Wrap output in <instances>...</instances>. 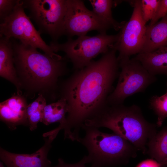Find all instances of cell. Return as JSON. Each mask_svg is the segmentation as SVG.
<instances>
[{"instance_id": "1", "label": "cell", "mask_w": 167, "mask_h": 167, "mask_svg": "<svg viewBox=\"0 0 167 167\" xmlns=\"http://www.w3.org/2000/svg\"><path fill=\"white\" fill-rule=\"evenodd\" d=\"M116 51L110 49L97 61L92 60L86 67L75 70L59 85V98H65L68 111L65 123L64 139L79 141V131L84 122L92 118L107 104L118 77L119 62Z\"/></svg>"}, {"instance_id": "2", "label": "cell", "mask_w": 167, "mask_h": 167, "mask_svg": "<svg viewBox=\"0 0 167 167\" xmlns=\"http://www.w3.org/2000/svg\"><path fill=\"white\" fill-rule=\"evenodd\" d=\"M15 67L24 95L30 98L41 94L47 100L59 98V79L67 73V61L53 59L36 48L11 38Z\"/></svg>"}, {"instance_id": "3", "label": "cell", "mask_w": 167, "mask_h": 167, "mask_svg": "<svg viewBox=\"0 0 167 167\" xmlns=\"http://www.w3.org/2000/svg\"><path fill=\"white\" fill-rule=\"evenodd\" d=\"M84 125L99 128L105 127L112 131L132 143L138 150L146 153L149 140L157 132L156 124L147 121L141 108L133 105H106Z\"/></svg>"}, {"instance_id": "4", "label": "cell", "mask_w": 167, "mask_h": 167, "mask_svg": "<svg viewBox=\"0 0 167 167\" xmlns=\"http://www.w3.org/2000/svg\"><path fill=\"white\" fill-rule=\"evenodd\" d=\"M85 132L79 142L87 149V163L95 167H116L127 164L137 156L138 150L130 142L115 134L100 131L99 128L83 124Z\"/></svg>"}, {"instance_id": "5", "label": "cell", "mask_w": 167, "mask_h": 167, "mask_svg": "<svg viewBox=\"0 0 167 167\" xmlns=\"http://www.w3.org/2000/svg\"><path fill=\"white\" fill-rule=\"evenodd\" d=\"M118 34L108 35L100 33L94 36H79L76 40L68 39L65 43L60 44L51 41L49 45L54 52L63 51L65 56L72 63L75 70L87 66L99 54H105L117 41Z\"/></svg>"}, {"instance_id": "6", "label": "cell", "mask_w": 167, "mask_h": 167, "mask_svg": "<svg viewBox=\"0 0 167 167\" xmlns=\"http://www.w3.org/2000/svg\"><path fill=\"white\" fill-rule=\"evenodd\" d=\"M24 9L21 0H17L12 12L0 22V36L19 40L23 44L39 49L53 59H62L42 39L41 33L36 29Z\"/></svg>"}, {"instance_id": "7", "label": "cell", "mask_w": 167, "mask_h": 167, "mask_svg": "<svg viewBox=\"0 0 167 167\" xmlns=\"http://www.w3.org/2000/svg\"><path fill=\"white\" fill-rule=\"evenodd\" d=\"M118 61L121 71L115 88L107 98L109 104H123L127 97L143 92L157 80L155 76L150 74L134 58H126Z\"/></svg>"}, {"instance_id": "8", "label": "cell", "mask_w": 167, "mask_h": 167, "mask_svg": "<svg viewBox=\"0 0 167 167\" xmlns=\"http://www.w3.org/2000/svg\"><path fill=\"white\" fill-rule=\"evenodd\" d=\"M29 17L35 23L40 33L49 35L52 41L57 42L64 35L66 0H21Z\"/></svg>"}, {"instance_id": "9", "label": "cell", "mask_w": 167, "mask_h": 167, "mask_svg": "<svg viewBox=\"0 0 167 167\" xmlns=\"http://www.w3.org/2000/svg\"><path fill=\"white\" fill-rule=\"evenodd\" d=\"M131 2L134 7L131 17L123 24L117 41L111 47L118 51V61L141 52L144 42L147 26L143 17L141 0Z\"/></svg>"}, {"instance_id": "10", "label": "cell", "mask_w": 167, "mask_h": 167, "mask_svg": "<svg viewBox=\"0 0 167 167\" xmlns=\"http://www.w3.org/2000/svg\"><path fill=\"white\" fill-rule=\"evenodd\" d=\"M66 10L64 19V35L68 39L75 35L85 36L89 31L96 30L106 33L110 28L93 11L88 9L84 2L79 0H66Z\"/></svg>"}, {"instance_id": "11", "label": "cell", "mask_w": 167, "mask_h": 167, "mask_svg": "<svg viewBox=\"0 0 167 167\" xmlns=\"http://www.w3.org/2000/svg\"><path fill=\"white\" fill-rule=\"evenodd\" d=\"M45 138L44 145L31 154L12 153L1 148L0 159L6 167H52L47 156L55 138L52 136Z\"/></svg>"}, {"instance_id": "12", "label": "cell", "mask_w": 167, "mask_h": 167, "mask_svg": "<svg viewBox=\"0 0 167 167\" xmlns=\"http://www.w3.org/2000/svg\"><path fill=\"white\" fill-rule=\"evenodd\" d=\"M26 97L16 92L0 103V118L11 130L18 126H28Z\"/></svg>"}, {"instance_id": "13", "label": "cell", "mask_w": 167, "mask_h": 167, "mask_svg": "<svg viewBox=\"0 0 167 167\" xmlns=\"http://www.w3.org/2000/svg\"><path fill=\"white\" fill-rule=\"evenodd\" d=\"M0 76L12 83L22 93L15 67L11 38L0 36Z\"/></svg>"}, {"instance_id": "14", "label": "cell", "mask_w": 167, "mask_h": 167, "mask_svg": "<svg viewBox=\"0 0 167 167\" xmlns=\"http://www.w3.org/2000/svg\"><path fill=\"white\" fill-rule=\"evenodd\" d=\"M151 75L167 76V46L150 52H140L134 58Z\"/></svg>"}, {"instance_id": "15", "label": "cell", "mask_w": 167, "mask_h": 167, "mask_svg": "<svg viewBox=\"0 0 167 167\" xmlns=\"http://www.w3.org/2000/svg\"><path fill=\"white\" fill-rule=\"evenodd\" d=\"M167 46V15L158 22L146 26L144 42L141 52H150Z\"/></svg>"}, {"instance_id": "16", "label": "cell", "mask_w": 167, "mask_h": 167, "mask_svg": "<svg viewBox=\"0 0 167 167\" xmlns=\"http://www.w3.org/2000/svg\"><path fill=\"white\" fill-rule=\"evenodd\" d=\"M146 153L159 163L161 167L167 166V126L149 140Z\"/></svg>"}, {"instance_id": "17", "label": "cell", "mask_w": 167, "mask_h": 167, "mask_svg": "<svg viewBox=\"0 0 167 167\" xmlns=\"http://www.w3.org/2000/svg\"><path fill=\"white\" fill-rule=\"evenodd\" d=\"M68 111V107L66 100L60 97L57 101L45 106L41 122L46 125L55 122L63 124L66 122V114Z\"/></svg>"}, {"instance_id": "18", "label": "cell", "mask_w": 167, "mask_h": 167, "mask_svg": "<svg viewBox=\"0 0 167 167\" xmlns=\"http://www.w3.org/2000/svg\"><path fill=\"white\" fill-rule=\"evenodd\" d=\"M93 7V11L96 15L110 28L116 30L121 29L125 22L118 23L113 17L111 8L114 2L111 0H90Z\"/></svg>"}, {"instance_id": "19", "label": "cell", "mask_w": 167, "mask_h": 167, "mask_svg": "<svg viewBox=\"0 0 167 167\" xmlns=\"http://www.w3.org/2000/svg\"><path fill=\"white\" fill-rule=\"evenodd\" d=\"M45 98L41 94L32 102L28 105L27 108V115L28 126L30 130L33 131L36 129L38 123L41 122L43 118V111L47 105Z\"/></svg>"}, {"instance_id": "20", "label": "cell", "mask_w": 167, "mask_h": 167, "mask_svg": "<svg viewBox=\"0 0 167 167\" xmlns=\"http://www.w3.org/2000/svg\"><path fill=\"white\" fill-rule=\"evenodd\" d=\"M149 104L150 108L157 116V126H161L167 117V90L165 93L161 96H152L149 99Z\"/></svg>"}, {"instance_id": "21", "label": "cell", "mask_w": 167, "mask_h": 167, "mask_svg": "<svg viewBox=\"0 0 167 167\" xmlns=\"http://www.w3.org/2000/svg\"><path fill=\"white\" fill-rule=\"evenodd\" d=\"M160 0H141V7L143 20L146 24L154 17L157 11Z\"/></svg>"}, {"instance_id": "22", "label": "cell", "mask_w": 167, "mask_h": 167, "mask_svg": "<svg viewBox=\"0 0 167 167\" xmlns=\"http://www.w3.org/2000/svg\"><path fill=\"white\" fill-rule=\"evenodd\" d=\"M17 0H0V22L12 12Z\"/></svg>"}, {"instance_id": "23", "label": "cell", "mask_w": 167, "mask_h": 167, "mask_svg": "<svg viewBox=\"0 0 167 167\" xmlns=\"http://www.w3.org/2000/svg\"><path fill=\"white\" fill-rule=\"evenodd\" d=\"M167 15V0H160V4L154 17L148 25H152L157 22L159 19Z\"/></svg>"}, {"instance_id": "24", "label": "cell", "mask_w": 167, "mask_h": 167, "mask_svg": "<svg viewBox=\"0 0 167 167\" xmlns=\"http://www.w3.org/2000/svg\"><path fill=\"white\" fill-rule=\"evenodd\" d=\"M58 164L57 165L52 167H87L85 166L87 163L84 156L80 161L74 164L66 163L61 158L58 159ZM90 167H95L92 165Z\"/></svg>"}, {"instance_id": "25", "label": "cell", "mask_w": 167, "mask_h": 167, "mask_svg": "<svg viewBox=\"0 0 167 167\" xmlns=\"http://www.w3.org/2000/svg\"><path fill=\"white\" fill-rule=\"evenodd\" d=\"M136 167H161V166L155 160L148 159L139 163Z\"/></svg>"}, {"instance_id": "26", "label": "cell", "mask_w": 167, "mask_h": 167, "mask_svg": "<svg viewBox=\"0 0 167 167\" xmlns=\"http://www.w3.org/2000/svg\"><path fill=\"white\" fill-rule=\"evenodd\" d=\"M0 167H5L3 165V162L1 161L0 162Z\"/></svg>"}, {"instance_id": "27", "label": "cell", "mask_w": 167, "mask_h": 167, "mask_svg": "<svg viewBox=\"0 0 167 167\" xmlns=\"http://www.w3.org/2000/svg\"><path fill=\"white\" fill-rule=\"evenodd\" d=\"M166 85H167V83H166Z\"/></svg>"}]
</instances>
